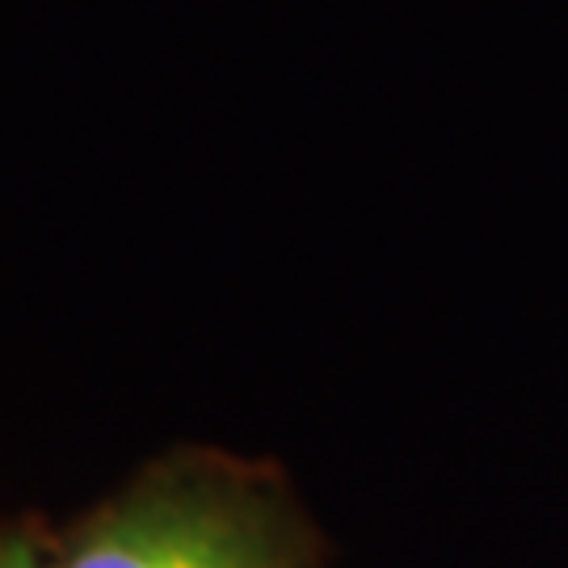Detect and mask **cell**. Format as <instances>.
Segmentation results:
<instances>
[{"label": "cell", "mask_w": 568, "mask_h": 568, "mask_svg": "<svg viewBox=\"0 0 568 568\" xmlns=\"http://www.w3.org/2000/svg\"><path fill=\"white\" fill-rule=\"evenodd\" d=\"M60 568H316L300 518L262 485L178 471L102 509Z\"/></svg>", "instance_id": "cell-1"}, {"label": "cell", "mask_w": 568, "mask_h": 568, "mask_svg": "<svg viewBox=\"0 0 568 568\" xmlns=\"http://www.w3.org/2000/svg\"><path fill=\"white\" fill-rule=\"evenodd\" d=\"M0 568H60V560H47L21 535H0Z\"/></svg>", "instance_id": "cell-2"}]
</instances>
